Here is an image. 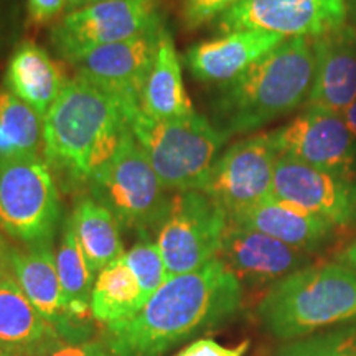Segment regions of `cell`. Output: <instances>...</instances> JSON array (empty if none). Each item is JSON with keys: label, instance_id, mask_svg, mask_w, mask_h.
<instances>
[{"label": "cell", "instance_id": "1", "mask_svg": "<svg viewBox=\"0 0 356 356\" xmlns=\"http://www.w3.org/2000/svg\"><path fill=\"white\" fill-rule=\"evenodd\" d=\"M243 286L221 259L175 275L131 318L106 325L114 356H167L200 333L229 320L243 304Z\"/></svg>", "mask_w": 356, "mask_h": 356}, {"label": "cell", "instance_id": "2", "mask_svg": "<svg viewBox=\"0 0 356 356\" xmlns=\"http://www.w3.org/2000/svg\"><path fill=\"white\" fill-rule=\"evenodd\" d=\"M131 111L84 79L70 78L43 119L42 157L65 193L88 190L129 131Z\"/></svg>", "mask_w": 356, "mask_h": 356}, {"label": "cell", "instance_id": "3", "mask_svg": "<svg viewBox=\"0 0 356 356\" xmlns=\"http://www.w3.org/2000/svg\"><path fill=\"white\" fill-rule=\"evenodd\" d=\"M314 63L310 38L284 40L238 78L215 86L210 122L229 139L293 113L309 99Z\"/></svg>", "mask_w": 356, "mask_h": 356}, {"label": "cell", "instance_id": "4", "mask_svg": "<svg viewBox=\"0 0 356 356\" xmlns=\"http://www.w3.org/2000/svg\"><path fill=\"white\" fill-rule=\"evenodd\" d=\"M257 317L269 335L286 341L356 320V270L341 262L296 270L269 287Z\"/></svg>", "mask_w": 356, "mask_h": 356}, {"label": "cell", "instance_id": "5", "mask_svg": "<svg viewBox=\"0 0 356 356\" xmlns=\"http://www.w3.org/2000/svg\"><path fill=\"white\" fill-rule=\"evenodd\" d=\"M132 136L168 191L198 190L228 137L198 113L178 119H129Z\"/></svg>", "mask_w": 356, "mask_h": 356}, {"label": "cell", "instance_id": "6", "mask_svg": "<svg viewBox=\"0 0 356 356\" xmlns=\"http://www.w3.org/2000/svg\"><path fill=\"white\" fill-rule=\"evenodd\" d=\"M88 195L104 204L122 229L137 234L155 233L172 198L131 127L113 157L92 175Z\"/></svg>", "mask_w": 356, "mask_h": 356}, {"label": "cell", "instance_id": "7", "mask_svg": "<svg viewBox=\"0 0 356 356\" xmlns=\"http://www.w3.org/2000/svg\"><path fill=\"white\" fill-rule=\"evenodd\" d=\"M162 26L163 0H97L61 15L50 29V47L60 60L73 65L96 48Z\"/></svg>", "mask_w": 356, "mask_h": 356}, {"label": "cell", "instance_id": "8", "mask_svg": "<svg viewBox=\"0 0 356 356\" xmlns=\"http://www.w3.org/2000/svg\"><path fill=\"white\" fill-rule=\"evenodd\" d=\"M61 222L60 188L43 157L0 163V231L30 246L53 241Z\"/></svg>", "mask_w": 356, "mask_h": 356}, {"label": "cell", "instance_id": "9", "mask_svg": "<svg viewBox=\"0 0 356 356\" xmlns=\"http://www.w3.org/2000/svg\"><path fill=\"white\" fill-rule=\"evenodd\" d=\"M228 213L200 190L177 191L155 229L168 279L188 274L218 257Z\"/></svg>", "mask_w": 356, "mask_h": 356}, {"label": "cell", "instance_id": "10", "mask_svg": "<svg viewBox=\"0 0 356 356\" xmlns=\"http://www.w3.org/2000/svg\"><path fill=\"white\" fill-rule=\"evenodd\" d=\"M277 159L269 132L249 136L218 155L198 190L236 215L273 195Z\"/></svg>", "mask_w": 356, "mask_h": 356}, {"label": "cell", "instance_id": "11", "mask_svg": "<svg viewBox=\"0 0 356 356\" xmlns=\"http://www.w3.org/2000/svg\"><path fill=\"white\" fill-rule=\"evenodd\" d=\"M348 24V0H243L216 20L221 33L257 30L282 38H318Z\"/></svg>", "mask_w": 356, "mask_h": 356}, {"label": "cell", "instance_id": "12", "mask_svg": "<svg viewBox=\"0 0 356 356\" xmlns=\"http://www.w3.org/2000/svg\"><path fill=\"white\" fill-rule=\"evenodd\" d=\"M269 136L282 157L356 178V137L340 113L305 106L291 122Z\"/></svg>", "mask_w": 356, "mask_h": 356}, {"label": "cell", "instance_id": "13", "mask_svg": "<svg viewBox=\"0 0 356 356\" xmlns=\"http://www.w3.org/2000/svg\"><path fill=\"white\" fill-rule=\"evenodd\" d=\"M165 26L86 53L71 65L76 71L74 76L108 92L131 111L140 109L142 89L154 68Z\"/></svg>", "mask_w": 356, "mask_h": 356}, {"label": "cell", "instance_id": "14", "mask_svg": "<svg viewBox=\"0 0 356 356\" xmlns=\"http://www.w3.org/2000/svg\"><path fill=\"white\" fill-rule=\"evenodd\" d=\"M273 197L330 221L337 228L356 222V178L315 168L279 155Z\"/></svg>", "mask_w": 356, "mask_h": 356}, {"label": "cell", "instance_id": "15", "mask_svg": "<svg viewBox=\"0 0 356 356\" xmlns=\"http://www.w3.org/2000/svg\"><path fill=\"white\" fill-rule=\"evenodd\" d=\"M13 279L40 315L55 328L61 340L79 341L92 338L89 320L74 318L66 307L63 289L56 269V251L53 241L15 248Z\"/></svg>", "mask_w": 356, "mask_h": 356}, {"label": "cell", "instance_id": "16", "mask_svg": "<svg viewBox=\"0 0 356 356\" xmlns=\"http://www.w3.org/2000/svg\"><path fill=\"white\" fill-rule=\"evenodd\" d=\"M218 259L229 267L243 287H270L312 264L309 252L231 221L222 234Z\"/></svg>", "mask_w": 356, "mask_h": 356}, {"label": "cell", "instance_id": "17", "mask_svg": "<svg viewBox=\"0 0 356 356\" xmlns=\"http://www.w3.org/2000/svg\"><path fill=\"white\" fill-rule=\"evenodd\" d=\"M312 50L314 81L305 106L341 114L356 99V26L346 24L314 38Z\"/></svg>", "mask_w": 356, "mask_h": 356}, {"label": "cell", "instance_id": "18", "mask_svg": "<svg viewBox=\"0 0 356 356\" xmlns=\"http://www.w3.org/2000/svg\"><path fill=\"white\" fill-rule=\"evenodd\" d=\"M284 40L279 35L257 30L222 33L191 44L185 51L184 63L195 79L218 86L238 78Z\"/></svg>", "mask_w": 356, "mask_h": 356}, {"label": "cell", "instance_id": "19", "mask_svg": "<svg viewBox=\"0 0 356 356\" xmlns=\"http://www.w3.org/2000/svg\"><path fill=\"white\" fill-rule=\"evenodd\" d=\"M231 222L264 233L312 254L330 243L337 226L314 213L270 195L264 202L228 216Z\"/></svg>", "mask_w": 356, "mask_h": 356}, {"label": "cell", "instance_id": "20", "mask_svg": "<svg viewBox=\"0 0 356 356\" xmlns=\"http://www.w3.org/2000/svg\"><path fill=\"white\" fill-rule=\"evenodd\" d=\"M68 81L50 53L33 40H22L17 44L2 74V86L42 119L50 113Z\"/></svg>", "mask_w": 356, "mask_h": 356}, {"label": "cell", "instance_id": "21", "mask_svg": "<svg viewBox=\"0 0 356 356\" xmlns=\"http://www.w3.org/2000/svg\"><path fill=\"white\" fill-rule=\"evenodd\" d=\"M60 340L19 282L13 277L0 280V348L13 356H42Z\"/></svg>", "mask_w": 356, "mask_h": 356}, {"label": "cell", "instance_id": "22", "mask_svg": "<svg viewBox=\"0 0 356 356\" xmlns=\"http://www.w3.org/2000/svg\"><path fill=\"white\" fill-rule=\"evenodd\" d=\"M139 108L152 119H178L195 114L186 95L175 40L167 26L160 37L154 68L142 89Z\"/></svg>", "mask_w": 356, "mask_h": 356}, {"label": "cell", "instance_id": "23", "mask_svg": "<svg viewBox=\"0 0 356 356\" xmlns=\"http://www.w3.org/2000/svg\"><path fill=\"white\" fill-rule=\"evenodd\" d=\"M68 216L88 264L96 275L111 262L124 256L126 251L121 225L113 213L91 195H81Z\"/></svg>", "mask_w": 356, "mask_h": 356}, {"label": "cell", "instance_id": "24", "mask_svg": "<svg viewBox=\"0 0 356 356\" xmlns=\"http://www.w3.org/2000/svg\"><path fill=\"white\" fill-rule=\"evenodd\" d=\"M145 304L139 280L127 266L126 259L119 257L97 273L91 292V318L106 325L131 318Z\"/></svg>", "mask_w": 356, "mask_h": 356}, {"label": "cell", "instance_id": "25", "mask_svg": "<svg viewBox=\"0 0 356 356\" xmlns=\"http://www.w3.org/2000/svg\"><path fill=\"white\" fill-rule=\"evenodd\" d=\"M43 119L0 84V163L42 157Z\"/></svg>", "mask_w": 356, "mask_h": 356}, {"label": "cell", "instance_id": "26", "mask_svg": "<svg viewBox=\"0 0 356 356\" xmlns=\"http://www.w3.org/2000/svg\"><path fill=\"white\" fill-rule=\"evenodd\" d=\"M56 269L66 307L74 318L86 322L91 305V292L96 274L88 264L79 241L71 226L70 216L63 218L61 239L56 249Z\"/></svg>", "mask_w": 356, "mask_h": 356}, {"label": "cell", "instance_id": "27", "mask_svg": "<svg viewBox=\"0 0 356 356\" xmlns=\"http://www.w3.org/2000/svg\"><path fill=\"white\" fill-rule=\"evenodd\" d=\"M137 236L139 238L132 244V248L124 252V259L139 280V286L147 302L167 282L168 275L162 252H160L152 234L139 233Z\"/></svg>", "mask_w": 356, "mask_h": 356}, {"label": "cell", "instance_id": "28", "mask_svg": "<svg viewBox=\"0 0 356 356\" xmlns=\"http://www.w3.org/2000/svg\"><path fill=\"white\" fill-rule=\"evenodd\" d=\"M273 356H356V325L291 340Z\"/></svg>", "mask_w": 356, "mask_h": 356}, {"label": "cell", "instance_id": "29", "mask_svg": "<svg viewBox=\"0 0 356 356\" xmlns=\"http://www.w3.org/2000/svg\"><path fill=\"white\" fill-rule=\"evenodd\" d=\"M26 24L25 0H0V74L8 56L24 40Z\"/></svg>", "mask_w": 356, "mask_h": 356}, {"label": "cell", "instance_id": "30", "mask_svg": "<svg viewBox=\"0 0 356 356\" xmlns=\"http://www.w3.org/2000/svg\"><path fill=\"white\" fill-rule=\"evenodd\" d=\"M243 0H184L181 2V20L188 30L218 20L222 13L238 6Z\"/></svg>", "mask_w": 356, "mask_h": 356}, {"label": "cell", "instance_id": "31", "mask_svg": "<svg viewBox=\"0 0 356 356\" xmlns=\"http://www.w3.org/2000/svg\"><path fill=\"white\" fill-rule=\"evenodd\" d=\"M42 356H114L111 353L109 346L104 340H79V341H66L60 340L51 348H48Z\"/></svg>", "mask_w": 356, "mask_h": 356}, {"label": "cell", "instance_id": "32", "mask_svg": "<svg viewBox=\"0 0 356 356\" xmlns=\"http://www.w3.org/2000/svg\"><path fill=\"white\" fill-rule=\"evenodd\" d=\"M248 348V340L238 346H225L213 338H198V340L184 346L175 356H244Z\"/></svg>", "mask_w": 356, "mask_h": 356}, {"label": "cell", "instance_id": "33", "mask_svg": "<svg viewBox=\"0 0 356 356\" xmlns=\"http://www.w3.org/2000/svg\"><path fill=\"white\" fill-rule=\"evenodd\" d=\"M26 20L32 25L56 22L68 7V0H25Z\"/></svg>", "mask_w": 356, "mask_h": 356}, {"label": "cell", "instance_id": "34", "mask_svg": "<svg viewBox=\"0 0 356 356\" xmlns=\"http://www.w3.org/2000/svg\"><path fill=\"white\" fill-rule=\"evenodd\" d=\"M13 252L15 246H12L7 236L0 231V280L13 277Z\"/></svg>", "mask_w": 356, "mask_h": 356}, {"label": "cell", "instance_id": "35", "mask_svg": "<svg viewBox=\"0 0 356 356\" xmlns=\"http://www.w3.org/2000/svg\"><path fill=\"white\" fill-rule=\"evenodd\" d=\"M338 259H340L341 264L350 266L351 269L356 270V239L355 241H351L348 246H346L343 251L340 252Z\"/></svg>", "mask_w": 356, "mask_h": 356}, {"label": "cell", "instance_id": "36", "mask_svg": "<svg viewBox=\"0 0 356 356\" xmlns=\"http://www.w3.org/2000/svg\"><path fill=\"white\" fill-rule=\"evenodd\" d=\"M341 115H343L346 126L350 127L351 134L356 137V99L351 102V104L343 111V113H341Z\"/></svg>", "mask_w": 356, "mask_h": 356}, {"label": "cell", "instance_id": "37", "mask_svg": "<svg viewBox=\"0 0 356 356\" xmlns=\"http://www.w3.org/2000/svg\"><path fill=\"white\" fill-rule=\"evenodd\" d=\"M92 2H97V0H68V7H66V10L68 12L76 10V8L89 6V3H92Z\"/></svg>", "mask_w": 356, "mask_h": 356}, {"label": "cell", "instance_id": "38", "mask_svg": "<svg viewBox=\"0 0 356 356\" xmlns=\"http://www.w3.org/2000/svg\"><path fill=\"white\" fill-rule=\"evenodd\" d=\"M348 22L356 26V0H348Z\"/></svg>", "mask_w": 356, "mask_h": 356}, {"label": "cell", "instance_id": "39", "mask_svg": "<svg viewBox=\"0 0 356 356\" xmlns=\"http://www.w3.org/2000/svg\"><path fill=\"white\" fill-rule=\"evenodd\" d=\"M0 356H13L12 353H8L7 350H3V348H0Z\"/></svg>", "mask_w": 356, "mask_h": 356}]
</instances>
